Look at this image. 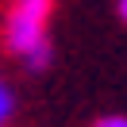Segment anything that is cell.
Returning a JSON list of instances; mask_svg holds the SVG:
<instances>
[{"label":"cell","mask_w":127,"mask_h":127,"mask_svg":"<svg viewBox=\"0 0 127 127\" xmlns=\"http://www.w3.org/2000/svg\"><path fill=\"white\" fill-rule=\"evenodd\" d=\"M116 16H119V19L127 23V0H116Z\"/></svg>","instance_id":"cell-4"},{"label":"cell","mask_w":127,"mask_h":127,"mask_svg":"<svg viewBox=\"0 0 127 127\" xmlns=\"http://www.w3.org/2000/svg\"><path fill=\"white\" fill-rule=\"evenodd\" d=\"M93 127H127V116L123 112H108V116H96Z\"/></svg>","instance_id":"cell-3"},{"label":"cell","mask_w":127,"mask_h":127,"mask_svg":"<svg viewBox=\"0 0 127 127\" xmlns=\"http://www.w3.org/2000/svg\"><path fill=\"white\" fill-rule=\"evenodd\" d=\"M50 8L54 0H12L4 16V42L27 73H46L54 65L50 42Z\"/></svg>","instance_id":"cell-1"},{"label":"cell","mask_w":127,"mask_h":127,"mask_svg":"<svg viewBox=\"0 0 127 127\" xmlns=\"http://www.w3.org/2000/svg\"><path fill=\"white\" fill-rule=\"evenodd\" d=\"M16 116V89L8 85V77L0 73V127H8Z\"/></svg>","instance_id":"cell-2"}]
</instances>
